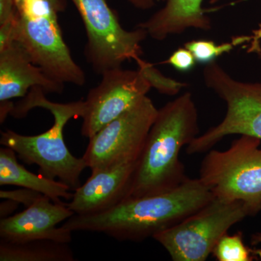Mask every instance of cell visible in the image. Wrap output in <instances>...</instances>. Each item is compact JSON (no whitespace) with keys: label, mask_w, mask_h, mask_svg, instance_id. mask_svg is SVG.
Wrapping results in <instances>:
<instances>
[{"label":"cell","mask_w":261,"mask_h":261,"mask_svg":"<svg viewBox=\"0 0 261 261\" xmlns=\"http://www.w3.org/2000/svg\"><path fill=\"white\" fill-rule=\"evenodd\" d=\"M214 198L197 178L158 195L128 198L109 210L74 214L63 224L73 231L106 233L119 241L142 242L173 227Z\"/></svg>","instance_id":"1"},{"label":"cell","mask_w":261,"mask_h":261,"mask_svg":"<svg viewBox=\"0 0 261 261\" xmlns=\"http://www.w3.org/2000/svg\"><path fill=\"white\" fill-rule=\"evenodd\" d=\"M199 132L198 111L190 92L182 94L159 110L126 199L163 193L185 181L187 176L180 152Z\"/></svg>","instance_id":"2"},{"label":"cell","mask_w":261,"mask_h":261,"mask_svg":"<svg viewBox=\"0 0 261 261\" xmlns=\"http://www.w3.org/2000/svg\"><path fill=\"white\" fill-rule=\"evenodd\" d=\"M45 94L40 87L31 89L21 101L14 104L10 115L21 118L34 108H44L53 114V126L36 136L4 130L1 132L0 144L14 150L27 164L37 165L43 176L51 179L58 178L75 191L81 186V175L87 168V163L83 158L78 159L70 153L63 139V129L71 118L82 116L84 102H53L48 100Z\"/></svg>","instance_id":"3"},{"label":"cell","mask_w":261,"mask_h":261,"mask_svg":"<svg viewBox=\"0 0 261 261\" xmlns=\"http://www.w3.org/2000/svg\"><path fill=\"white\" fill-rule=\"evenodd\" d=\"M15 42L27 51L34 64L58 83L83 86L85 73L72 58L58 20L65 0H14Z\"/></svg>","instance_id":"4"},{"label":"cell","mask_w":261,"mask_h":261,"mask_svg":"<svg viewBox=\"0 0 261 261\" xmlns=\"http://www.w3.org/2000/svg\"><path fill=\"white\" fill-rule=\"evenodd\" d=\"M261 140L241 135L224 151L211 150L201 163L199 179L214 197L240 201L261 211Z\"/></svg>","instance_id":"5"},{"label":"cell","mask_w":261,"mask_h":261,"mask_svg":"<svg viewBox=\"0 0 261 261\" xmlns=\"http://www.w3.org/2000/svg\"><path fill=\"white\" fill-rule=\"evenodd\" d=\"M202 75L206 87L226 103V113L219 124L187 146V154L211 150L228 135H247L261 140V82L235 80L216 61L206 65Z\"/></svg>","instance_id":"6"},{"label":"cell","mask_w":261,"mask_h":261,"mask_svg":"<svg viewBox=\"0 0 261 261\" xmlns=\"http://www.w3.org/2000/svg\"><path fill=\"white\" fill-rule=\"evenodd\" d=\"M254 216L243 202L214 197L200 210L152 238L173 260L205 261L231 226Z\"/></svg>","instance_id":"7"},{"label":"cell","mask_w":261,"mask_h":261,"mask_svg":"<svg viewBox=\"0 0 261 261\" xmlns=\"http://www.w3.org/2000/svg\"><path fill=\"white\" fill-rule=\"evenodd\" d=\"M87 33L85 55L94 72L120 68L124 62L137 61L142 54L141 43L148 37L145 29L122 27L106 0H71Z\"/></svg>","instance_id":"8"},{"label":"cell","mask_w":261,"mask_h":261,"mask_svg":"<svg viewBox=\"0 0 261 261\" xmlns=\"http://www.w3.org/2000/svg\"><path fill=\"white\" fill-rule=\"evenodd\" d=\"M159 110L145 96L133 108L110 122L89 138L83 159L95 171L140 159Z\"/></svg>","instance_id":"9"},{"label":"cell","mask_w":261,"mask_h":261,"mask_svg":"<svg viewBox=\"0 0 261 261\" xmlns=\"http://www.w3.org/2000/svg\"><path fill=\"white\" fill-rule=\"evenodd\" d=\"M102 76L84 101L82 135L89 139L133 108L152 89L138 69L120 67L104 72Z\"/></svg>","instance_id":"10"},{"label":"cell","mask_w":261,"mask_h":261,"mask_svg":"<svg viewBox=\"0 0 261 261\" xmlns=\"http://www.w3.org/2000/svg\"><path fill=\"white\" fill-rule=\"evenodd\" d=\"M64 203H56L43 195L19 214L0 220V240L23 243L51 240L70 243L72 231L57 225L74 215Z\"/></svg>","instance_id":"11"},{"label":"cell","mask_w":261,"mask_h":261,"mask_svg":"<svg viewBox=\"0 0 261 261\" xmlns=\"http://www.w3.org/2000/svg\"><path fill=\"white\" fill-rule=\"evenodd\" d=\"M138 160L92 171L65 205L77 215L97 214L112 208L128 197Z\"/></svg>","instance_id":"12"},{"label":"cell","mask_w":261,"mask_h":261,"mask_svg":"<svg viewBox=\"0 0 261 261\" xmlns=\"http://www.w3.org/2000/svg\"><path fill=\"white\" fill-rule=\"evenodd\" d=\"M34 87H40L45 93L61 94L64 84L51 80L34 64L18 42L0 50V102L24 97Z\"/></svg>","instance_id":"13"},{"label":"cell","mask_w":261,"mask_h":261,"mask_svg":"<svg viewBox=\"0 0 261 261\" xmlns=\"http://www.w3.org/2000/svg\"><path fill=\"white\" fill-rule=\"evenodd\" d=\"M159 11L137 27L145 29L149 37L163 41L170 36L183 34L189 29L208 32L211 18L202 8L203 0H164Z\"/></svg>","instance_id":"14"},{"label":"cell","mask_w":261,"mask_h":261,"mask_svg":"<svg viewBox=\"0 0 261 261\" xmlns=\"http://www.w3.org/2000/svg\"><path fill=\"white\" fill-rule=\"evenodd\" d=\"M0 185H14L40 192L56 203H64L61 199L70 200L73 193L61 181L30 172L16 159V152L9 147L0 149Z\"/></svg>","instance_id":"15"},{"label":"cell","mask_w":261,"mask_h":261,"mask_svg":"<svg viewBox=\"0 0 261 261\" xmlns=\"http://www.w3.org/2000/svg\"><path fill=\"white\" fill-rule=\"evenodd\" d=\"M1 261H74L69 243L51 240H34L23 243L0 240Z\"/></svg>","instance_id":"16"},{"label":"cell","mask_w":261,"mask_h":261,"mask_svg":"<svg viewBox=\"0 0 261 261\" xmlns=\"http://www.w3.org/2000/svg\"><path fill=\"white\" fill-rule=\"evenodd\" d=\"M212 254L219 261H253L261 258V250L245 245L242 232L224 234L214 247Z\"/></svg>","instance_id":"17"},{"label":"cell","mask_w":261,"mask_h":261,"mask_svg":"<svg viewBox=\"0 0 261 261\" xmlns=\"http://www.w3.org/2000/svg\"><path fill=\"white\" fill-rule=\"evenodd\" d=\"M250 39V37H238L234 42L224 43L219 45L213 41L192 40L185 43L184 47L191 51L197 63L207 65L216 61L219 57L225 53L232 50L237 44L249 41Z\"/></svg>","instance_id":"18"},{"label":"cell","mask_w":261,"mask_h":261,"mask_svg":"<svg viewBox=\"0 0 261 261\" xmlns=\"http://www.w3.org/2000/svg\"><path fill=\"white\" fill-rule=\"evenodd\" d=\"M138 65V70L148 82L151 88L155 89L159 93L168 96H174L187 87L185 82H178L166 76L153 65L146 62L142 58L135 61Z\"/></svg>","instance_id":"19"},{"label":"cell","mask_w":261,"mask_h":261,"mask_svg":"<svg viewBox=\"0 0 261 261\" xmlns=\"http://www.w3.org/2000/svg\"><path fill=\"white\" fill-rule=\"evenodd\" d=\"M196 60L191 51L187 48H179L172 53L167 63L179 72L190 71L195 66Z\"/></svg>","instance_id":"20"},{"label":"cell","mask_w":261,"mask_h":261,"mask_svg":"<svg viewBox=\"0 0 261 261\" xmlns=\"http://www.w3.org/2000/svg\"><path fill=\"white\" fill-rule=\"evenodd\" d=\"M43 194L40 192L25 188L21 189V190H12V191H7V190L0 191L1 198L15 201L18 203L23 204L27 207L32 205Z\"/></svg>","instance_id":"21"},{"label":"cell","mask_w":261,"mask_h":261,"mask_svg":"<svg viewBox=\"0 0 261 261\" xmlns=\"http://www.w3.org/2000/svg\"><path fill=\"white\" fill-rule=\"evenodd\" d=\"M16 20L17 15L13 20L0 24V50L15 42Z\"/></svg>","instance_id":"22"},{"label":"cell","mask_w":261,"mask_h":261,"mask_svg":"<svg viewBox=\"0 0 261 261\" xmlns=\"http://www.w3.org/2000/svg\"><path fill=\"white\" fill-rule=\"evenodd\" d=\"M16 17L14 0H0V24L13 20Z\"/></svg>","instance_id":"23"},{"label":"cell","mask_w":261,"mask_h":261,"mask_svg":"<svg viewBox=\"0 0 261 261\" xmlns=\"http://www.w3.org/2000/svg\"><path fill=\"white\" fill-rule=\"evenodd\" d=\"M18 202H15V201L8 200L3 202L1 204V207H0V214H1V219H4V218L8 217V215L10 213L13 212L15 209L18 207Z\"/></svg>","instance_id":"24"},{"label":"cell","mask_w":261,"mask_h":261,"mask_svg":"<svg viewBox=\"0 0 261 261\" xmlns=\"http://www.w3.org/2000/svg\"><path fill=\"white\" fill-rule=\"evenodd\" d=\"M13 107H14V103L12 102L10 100L1 102V108H0L1 123H3V122H4L5 120L6 119L7 116L10 114Z\"/></svg>","instance_id":"25"},{"label":"cell","mask_w":261,"mask_h":261,"mask_svg":"<svg viewBox=\"0 0 261 261\" xmlns=\"http://www.w3.org/2000/svg\"><path fill=\"white\" fill-rule=\"evenodd\" d=\"M136 8L147 10L152 8L155 5L157 0H128Z\"/></svg>","instance_id":"26"},{"label":"cell","mask_w":261,"mask_h":261,"mask_svg":"<svg viewBox=\"0 0 261 261\" xmlns=\"http://www.w3.org/2000/svg\"><path fill=\"white\" fill-rule=\"evenodd\" d=\"M251 50L254 51L261 61V45L260 39H253L251 44Z\"/></svg>","instance_id":"27"},{"label":"cell","mask_w":261,"mask_h":261,"mask_svg":"<svg viewBox=\"0 0 261 261\" xmlns=\"http://www.w3.org/2000/svg\"><path fill=\"white\" fill-rule=\"evenodd\" d=\"M251 245L253 246L261 245V231L253 233L251 236Z\"/></svg>","instance_id":"28"},{"label":"cell","mask_w":261,"mask_h":261,"mask_svg":"<svg viewBox=\"0 0 261 261\" xmlns=\"http://www.w3.org/2000/svg\"><path fill=\"white\" fill-rule=\"evenodd\" d=\"M221 1V0H211V4H214V3H218V2Z\"/></svg>","instance_id":"29"}]
</instances>
